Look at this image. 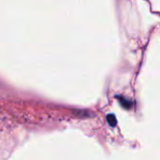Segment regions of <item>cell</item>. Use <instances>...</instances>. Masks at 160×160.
I'll list each match as a JSON object with an SVG mask.
<instances>
[{"mask_svg":"<svg viewBox=\"0 0 160 160\" xmlns=\"http://www.w3.org/2000/svg\"><path fill=\"white\" fill-rule=\"evenodd\" d=\"M107 121H108V123H109L111 126H112V127L116 125V119H115V117L113 116V114L108 115V116H107Z\"/></svg>","mask_w":160,"mask_h":160,"instance_id":"obj_1","label":"cell"}]
</instances>
